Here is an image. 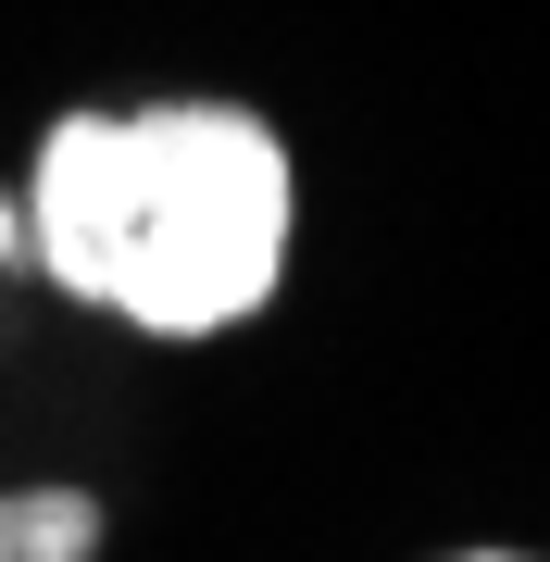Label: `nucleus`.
Wrapping results in <instances>:
<instances>
[{"mask_svg": "<svg viewBox=\"0 0 550 562\" xmlns=\"http://www.w3.org/2000/svg\"><path fill=\"white\" fill-rule=\"evenodd\" d=\"M13 238L50 301L150 350H213L250 338L301 262V150L276 138V113L213 88L63 101L25 138Z\"/></svg>", "mask_w": 550, "mask_h": 562, "instance_id": "nucleus-1", "label": "nucleus"}, {"mask_svg": "<svg viewBox=\"0 0 550 562\" xmlns=\"http://www.w3.org/2000/svg\"><path fill=\"white\" fill-rule=\"evenodd\" d=\"M113 550V501L76 475H25L0 487V562H101Z\"/></svg>", "mask_w": 550, "mask_h": 562, "instance_id": "nucleus-2", "label": "nucleus"}, {"mask_svg": "<svg viewBox=\"0 0 550 562\" xmlns=\"http://www.w3.org/2000/svg\"><path fill=\"white\" fill-rule=\"evenodd\" d=\"M438 562H538V550H438Z\"/></svg>", "mask_w": 550, "mask_h": 562, "instance_id": "nucleus-3", "label": "nucleus"}]
</instances>
